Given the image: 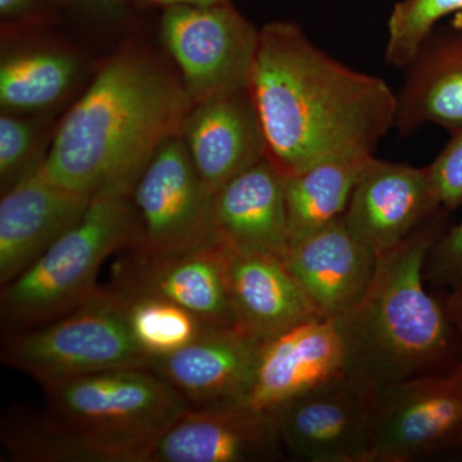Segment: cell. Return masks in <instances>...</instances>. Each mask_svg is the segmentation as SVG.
<instances>
[{
    "instance_id": "ac0fdd59",
    "label": "cell",
    "mask_w": 462,
    "mask_h": 462,
    "mask_svg": "<svg viewBox=\"0 0 462 462\" xmlns=\"http://www.w3.org/2000/svg\"><path fill=\"white\" fill-rule=\"evenodd\" d=\"M216 240L242 254L284 256L289 245L284 175L269 157L214 194Z\"/></svg>"
},
{
    "instance_id": "d6986e66",
    "label": "cell",
    "mask_w": 462,
    "mask_h": 462,
    "mask_svg": "<svg viewBox=\"0 0 462 462\" xmlns=\"http://www.w3.org/2000/svg\"><path fill=\"white\" fill-rule=\"evenodd\" d=\"M226 261L227 248L216 242L179 256L134 263L116 291L165 298L206 328H236Z\"/></svg>"
},
{
    "instance_id": "6da1fadb",
    "label": "cell",
    "mask_w": 462,
    "mask_h": 462,
    "mask_svg": "<svg viewBox=\"0 0 462 462\" xmlns=\"http://www.w3.org/2000/svg\"><path fill=\"white\" fill-rule=\"evenodd\" d=\"M248 88L284 176L374 154L396 124L397 94L383 79L334 60L287 21L260 30Z\"/></svg>"
},
{
    "instance_id": "484cf974",
    "label": "cell",
    "mask_w": 462,
    "mask_h": 462,
    "mask_svg": "<svg viewBox=\"0 0 462 462\" xmlns=\"http://www.w3.org/2000/svg\"><path fill=\"white\" fill-rule=\"evenodd\" d=\"M47 126L39 118L2 112L0 116V187L8 190L33 167L44 162L51 143Z\"/></svg>"
},
{
    "instance_id": "83f0119b",
    "label": "cell",
    "mask_w": 462,
    "mask_h": 462,
    "mask_svg": "<svg viewBox=\"0 0 462 462\" xmlns=\"http://www.w3.org/2000/svg\"><path fill=\"white\" fill-rule=\"evenodd\" d=\"M60 5V0H0L3 35L51 25Z\"/></svg>"
},
{
    "instance_id": "1f68e13d",
    "label": "cell",
    "mask_w": 462,
    "mask_h": 462,
    "mask_svg": "<svg viewBox=\"0 0 462 462\" xmlns=\"http://www.w3.org/2000/svg\"><path fill=\"white\" fill-rule=\"evenodd\" d=\"M446 311L455 329L462 337V284L454 288V291H452L451 296L447 300ZM458 366H460L462 372V361L458 364Z\"/></svg>"
},
{
    "instance_id": "603a6c76",
    "label": "cell",
    "mask_w": 462,
    "mask_h": 462,
    "mask_svg": "<svg viewBox=\"0 0 462 462\" xmlns=\"http://www.w3.org/2000/svg\"><path fill=\"white\" fill-rule=\"evenodd\" d=\"M80 63L53 47L25 48L5 54L0 63L2 112L39 114L53 107L74 87Z\"/></svg>"
},
{
    "instance_id": "5b68a950",
    "label": "cell",
    "mask_w": 462,
    "mask_h": 462,
    "mask_svg": "<svg viewBox=\"0 0 462 462\" xmlns=\"http://www.w3.org/2000/svg\"><path fill=\"white\" fill-rule=\"evenodd\" d=\"M138 178L121 179L94 193L83 217L2 287V321L9 336L56 320L99 291L100 267L135 240L133 190Z\"/></svg>"
},
{
    "instance_id": "7402d4cb",
    "label": "cell",
    "mask_w": 462,
    "mask_h": 462,
    "mask_svg": "<svg viewBox=\"0 0 462 462\" xmlns=\"http://www.w3.org/2000/svg\"><path fill=\"white\" fill-rule=\"evenodd\" d=\"M373 157L338 158L284 176L289 243L343 218L356 184Z\"/></svg>"
},
{
    "instance_id": "cb8c5ba5",
    "label": "cell",
    "mask_w": 462,
    "mask_h": 462,
    "mask_svg": "<svg viewBox=\"0 0 462 462\" xmlns=\"http://www.w3.org/2000/svg\"><path fill=\"white\" fill-rule=\"evenodd\" d=\"M118 293L126 300L134 338L153 360L189 345L207 329L196 316L165 298Z\"/></svg>"
},
{
    "instance_id": "7c38bea8",
    "label": "cell",
    "mask_w": 462,
    "mask_h": 462,
    "mask_svg": "<svg viewBox=\"0 0 462 462\" xmlns=\"http://www.w3.org/2000/svg\"><path fill=\"white\" fill-rule=\"evenodd\" d=\"M349 372V351L336 318H318L261 343L245 403L263 411Z\"/></svg>"
},
{
    "instance_id": "7a4b0ae2",
    "label": "cell",
    "mask_w": 462,
    "mask_h": 462,
    "mask_svg": "<svg viewBox=\"0 0 462 462\" xmlns=\"http://www.w3.org/2000/svg\"><path fill=\"white\" fill-rule=\"evenodd\" d=\"M191 107L180 75L127 42L100 66L58 124L42 169L67 189L93 196L141 175L160 145L181 134Z\"/></svg>"
},
{
    "instance_id": "ba28073f",
    "label": "cell",
    "mask_w": 462,
    "mask_h": 462,
    "mask_svg": "<svg viewBox=\"0 0 462 462\" xmlns=\"http://www.w3.org/2000/svg\"><path fill=\"white\" fill-rule=\"evenodd\" d=\"M162 11L161 42L193 105L249 87L260 30L231 2Z\"/></svg>"
},
{
    "instance_id": "9c48e42d",
    "label": "cell",
    "mask_w": 462,
    "mask_h": 462,
    "mask_svg": "<svg viewBox=\"0 0 462 462\" xmlns=\"http://www.w3.org/2000/svg\"><path fill=\"white\" fill-rule=\"evenodd\" d=\"M462 447V372H438L379 388L369 462H410Z\"/></svg>"
},
{
    "instance_id": "30bf717a",
    "label": "cell",
    "mask_w": 462,
    "mask_h": 462,
    "mask_svg": "<svg viewBox=\"0 0 462 462\" xmlns=\"http://www.w3.org/2000/svg\"><path fill=\"white\" fill-rule=\"evenodd\" d=\"M378 392L346 374L270 412L291 454L315 462H369Z\"/></svg>"
},
{
    "instance_id": "4316f807",
    "label": "cell",
    "mask_w": 462,
    "mask_h": 462,
    "mask_svg": "<svg viewBox=\"0 0 462 462\" xmlns=\"http://www.w3.org/2000/svg\"><path fill=\"white\" fill-rule=\"evenodd\" d=\"M427 167L440 206L456 208L462 202V127Z\"/></svg>"
},
{
    "instance_id": "2e32d148",
    "label": "cell",
    "mask_w": 462,
    "mask_h": 462,
    "mask_svg": "<svg viewBox=\"0 0 462 462\" xmlns=\"http://www.w3.org/2000/svg\"><path fill=\"white\" fill-rule=\"evenodd\" d=\"M180 135L212 194L267 157L266 138L249 88L193 105Z\"/></svg>"
},
{
    "instance_id": "52a82bcc",
    "label": "cell",
    "mask_w": 462,
    "mask_h": 462,
    "mask_svg": "<svg viewBox=\"0 0 462 462\" xmlns=\"http://www.w3.org/2000/svg\"><path fill=\"white\" fill-rule=\"evenodd\" d=\"M133 263H151L216 243L212 202L180 134L154 152L133 190ZM218 243V242H217Z\"/></svg>"
},
{
    "instance_id": "4fadbf2b",
    "label": "cell",
    "mask_w": 462,
    "mask_h": 462,
    "mask_svg": "<svg viewBox=\"0 0 462 462\" xmlns=\"http://www.w3.org/2000/svg\"><path fill=\"white\" fill-rule=\"evenodd\" d=\"M93 196L67 189L41 165L3 191L0 284H9L42 257L87 212Z\"/></svg>"
},
{
    "instance_id": "ffe728a7",
    "label": "cell",
    "mask_w": 462,
    "mask_h": 462,
    "mask_svg": "<svg viewBox=\"0 0 462 462\" xmlns=\"http://www.w3.org/2000/svg\"><path fill=\"white\" fill-rule=\"evenodd\" d=\"M227 282L236 328L257 342L321 318L316 314L282 257L227 249Z\"/></svg>"
},
{
    "instance_id": "8992f818",
    "label": "cell",
    "mask_w": 462,
    "mask_h": 462,
    "mask_svg": "<svg viewBox=\"0 0 462 462\" xmlns=\"http://www.w3.org/2000/svg\"><path fill=\"white\" fill-rule=\"evenodd\" d=\"M3 358L42 387L112 370H152L154 361L134 338L123 294L102 289L69 314L9 336Z\"/></svg>"
},
{
    "instance_id": "8fae6325",
    "label": "cell",
    "mask_w": 462,
    "mask_h": 462,
    "mask_svg": "<svg viewBox=\"0 0 462 462\" xmlns=\"http://www.w3.org/2000/svg\"><path fill=\"white\" fill-rule=\"evenodd\" d=\"M440 207L428 167L374 156L356 184L343 223L380 256L409 238Z\"/></svg>"
},
{
    "instance_id": "d4e9b609",
    "label": "cell",
    "mask_w": 462,
    "mask_h": 462,
    "mask_svg": "<svg viewBox=\"0 0 462 462\" xmlns=\"http://www.w3.org/2000/svg\"><path fill=\"white\" fill-rule=\"evenodd\" d=\"M462 9V0H402L394 5L388 21L385 60L407 69L430 38L440 18Z\"/></svg>"
},
{
    "instance_id": "e0dca14e",
    "label": "cell",
    "mask_w": 462,
    "mask_h": 462,
    "mask_svg": "<svg viewBox=\"0 0 462 462\" xmlns=\"http://www.w3.org/2000/svg\"><path fill=\"white\" fill-rule=\"evenodd\" d=\"M282 261L321 318L354 309L369 289L378 256L346 229L343 218L289 243Z\"/></svg>"
},
{
    "instance_id": "3957f363",
    "label": "cell",
    "mask_w": 462,
    "mask_h": 462,
    "mask_svg": "<svg viewBox=\"0 0 462 462\" xmlns=\"http://www.w3.org/2000/svg\"><path fill=\"white\" fill-rule=\"evenodd\" d=\"M44 389V418L9 447L25 460L149 462L160 438L189 409L151 369L90 374Z\"/></svg>"
},
{
    "instance_id": "9a60e30c",
    "label": "cell",
    "mask_w": 462,
    "mask_h": 462,
    "mask_svg": "<svg viewBox=\"0 0 462 462\" xmlns=\"http://www.w3.org/2000/svg\"><path fill=\"white\" fill-rule=\"evenodd\" d=\"M261 343L238 328H207L189 345L156 358L158 374L191 409L247 401Z\"/></svg>"
},
{
    "instance_id": "f1b7e54d",
    "label": "cell",
    "mask_w": 462,
    "mask_h": 462,
    "mask_svg": "<svg viewBox=\"0 0 462 462\" xmlns=\"http://www.w3.org/2000/svg\"><path fill=\"white\" fill-rule=\"evenodd\" d=\"M438 284L457 287L462 284V220L440 236L428 256L425 273Z\"/></svg>"
},
{
    "instance_id": "4dcf8cb0",
    "label": "cell",
    "mask_w": 462,
    "mask_h": 462,
    "mask_svg": "<svg viewBox=\"0 0 462 462\" xmlns=\"http://www.w3.org/2000/svg\"><path fill=\"white\" fill-rule=\"evenodd\" d=\"M129 5L138 8H170L178 5H217L230 3V0H127Z\"/></svg>"
},
{
    "instance_id": "44dd1931",
    "label": "cell",
    "mask_w": 462,
    "mask_h": 462,
    "mask_svg": "<svg viewBox=\"0 0 462 462\" xmlns=\"http://www.w3.org/2000/svg\"><path fill=\"white\" fill-rule=\"evenodd\" d=\"M404 69L394 124L401 135H410L424 124L461 129L462 42H427Z\"/></svg>"
},
{
    "instance_id": "f546056e",
    "label": "cell",
    "mask_w": 462,
    "mask_h": 462,
    "mask_svg": "<svg viewBox=\"0 0 462 462\" xmlns=\"http://www.w3.org/2000/svg\"><path fill=\"white\" fill-rule=\"evenodd\" d=\"M60 3L99 17L117 16L129 5L127 0H60Z\"/></svg>"
},
{
    "instance_id": "5bb4252c",
    "label": "cell",
    "mask_w": 462,
    "mask_h": 462,
    "mask_svg": "<svg viewBox=\"0 0 462 462\" xmlns=\"http://www.w3.org/2000/svg\"><path fill=\"white\" fill-rule=\"evenodd\" d=\"M282 442L273 413L251 404L189 409L160 438L149 462L273 460Z\"/></svg>"
},
{
    "instance_id": "277c9868",
    "label": "cell",
    "mask_w": 462,
    "mask_h": 462,
    "mask_svg": "<svg viewBox=\"0 0 462 462\" xmlns=\"http://www.w3.org/2000/svg\"><path fill=\"white\" fill-rule=\"evenodd\" d=\"M437 214L378 256L363 300L336 318L348 346V374L375 387L439 372L451 348L454 325L425 288L428 256L440 238Z\"/></svg>"
},
{
    "instance_id": "d6a6232c",
    "label": "cell",
    "mask_w": 462,
    "mask_h": 462,
    "mask_svg": "<svg viewBox=\"0 0 462 462\" xmlns=\"http://www.w3.org/2000/svg\"><path fill=\"white\" fill-rule=\"evenodd\" d=\"M452 26H454L456 30L462 32V9L456 12L454 20H452Z\"/></svg>"
}]
</instances>
